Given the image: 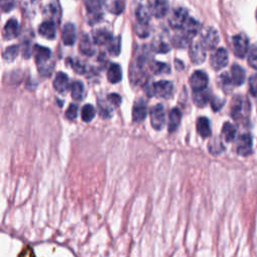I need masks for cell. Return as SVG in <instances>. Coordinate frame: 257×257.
<instances>
[{"instance_id":"obj_1","label":"cell","mask_w":257,"mask_h":257,"mask_svg":"<svg viewBox=\"0 0 257 257\" xmlns=\"http://www.w3.org/2000/svg\"><path fill=\"white\" fill-rule=\"evenodd\" d=\"M34 56H35V62L38 66L39 73L42 76H48L50 74L51 69L53 68V62L51 61V51L47 47L41 46L39 44L34 45L32 49Z\"/></svg>"},{"instance_id":"obj_2","label":"cell","mask_w":257,"mask_h":257,"mask_svg":"<svg viewBox=\"0 0 257 257\" xmlns=\"http://www.w3.org/2000/svg\"><path fill=\"white\" fill-rule=\"evenodd\" d=\"M231 115L237 121H243L248 118L250 112V102L242 95H236L231 101Z\"/></svg>"},{"instance_id":"obj_3","label":"cell","mask_w":257,"mask_h":257,"mask_svg":"<svg viewBox=\"0 0 257 257\" xmlns=\"http://www.w3.org/2000/svg\"><path fill=\"white\" fill-rule=\"evenodd\" d=\"M174 92V85L169 80H160L154 82L149 90L150 95H156L162 98H169Z\"/></svg>"},{"instance_id":"obj_4","label":"cell","mask_w":257,"mask_h":257,"mask_svg":"<svg viewBox=\"0 0 257 257\" xmlns=\"http://www.w3.org/2000/svg\"><path fill=\"white\" fill-rule=\"evenodd\" d=\"M232 47L234 54L239 57L243 58L249 49V39L244 33H239L233 36L232 38Z\"/></svg>"},{"instance_id":"obj_5","label":"cell","mask_w":257,"mask_h":257,"mask_svg":"<svg viewBox=\"0 0 257 257\" xmlns=\"http://www.w3.org/2000/svg\"><path fill=\"white\" fill-rule=\"evenodd\" d=\"M150 116L152 126L157 131L162 130L166 121L164 105L162 103H157L156 105H154L150 110Z\"/></svg>"},{"instance_id":"obj_6","label":"cell","mask_w":257,"mask_h":257,"mask_svg":"<svg viewBox=\"0 0 257 257\" xmlns=\"http://www.w3.org/2000/svg\"><path fill=\"white\" fill-rule=\"evenodd\" d=\"M84 4L87 11V18H88L89 24H94L97 21H99V19L102 16L101 1L100 0H84Z\"/></svg>"},{"instance_id":"obj_7","label":"cell","mask_w":257,"mask_h":257,"mask_svg":"<svg viewBox=\"0 0 257 257\" xmlns=\"http://www.w3.org/2000/svg\"><path fill=\"white\" fill-rule=\"evenodd\" d=\"M190 18L188 11L184 8H177L169 18V24L173 29H181Z\"/></svg>"},{"instance_id":"obj_8","label":"cell","mask_w":257,"mask_h":257,"mask_svg":"<svg viewBox=\"0 0 257 257\" xmlns=\"http://www.w3.org/2000/svg\"><path fill=\"white\" fill-rule=\"evenodd\" d=\"M200 42L205 47V49L215 48L219 42V34H218L217 30L214 29L213 27L206 28L202 32Z\"/></svg>"},{"instance_id":"obj_9","label":"cell","mask_w":257,"mask_h":257,"mask_svg":"<svg viewBox=\"0 0 257 257\" xmlns=\"http://www.w3.org/2000/svg\"><path fill=\"white\" fill-rule=\"evenodd\" d=\"M228 63V52L225 48L216 49L211 55V66L214 70L224 68Z\"/></svg>"},{"instance_id":"obj_10","label":"cell","mask_w":257,"mask_h":257,"mask_svg":"<svg viewBox=\"0 0 257 257\" xmlns=\"http://www.w3.org/2000/svg\"><path fill=\"white\" fill-rule=\"evenodd\" d=\"M189 56L194 64H201L206 59V49L201 42H193L190 45Z\"/></svg>"},{"instance_id":"obj_11","label":"cell","mask_w":257,"mask_h":257,"mask_svg":"<svg viewBox=\"0 0 257 257\" xmlns=\"http://www.w3.org/2000/svg\"><path fill=\"white\" fill-rule=\"evenodd\" d=\"M189 82L194 91L205 89L208 84V75L202 70H197L190 76Z\"/></svg>"},{"instance_id":"obj_12","label":"cell","mask_w":257,"mask_h":257,"mask_svg":"<svg viewBox=\"0 0 257 257\" xmlns=\"http://www.w3.org/2000/svg\"><path fill=\"white\" fill-rule=\"evenodd\" d=\"M148 7L152 15L157 18H162L168 12V0H148Z\"/></svg>"},{"instance_id":"obj_13","label":"cell","mask_w":257,"mask_h":257,"mask_svg":"<svg viewBox=\"0 0 257 257\" xmlns=\"http://www.w3.org/2000/svg\"><path fill=\"white\" fill-rule=\"evenodd\" d=\"M148 114L147 102L143 98H139L135 101L133 106V120L135 122L143 121Z\"/></svg>"},{"instance_id":"obj_14","label":"cell","mask_w":257,"mask_h":257,"mask_svg":"<svg viewBox=\"0 0 257 257\" xmlns=\"http://www.w3.org/2000/svg\"><path fill=\"white\" fill-rule=\"evenodd\" d=\"M146 73L144 70V64L137 61L132 62L130 67V79L133 84H140L145 79Z\"/></svg>"},{"instance_id":"obj_15","label":"cell","mask_w":257,"mask_h":257,"mask_svg":"<svg viewBox=\"0 0 257 257\" xmlns=\"http://www.w3.org/2000/svg\"><path fill=\"white\" fill-rule=\"evenodd\" d=\"M237 153L240 156L246 157L252 153V138L250 135H242L237 143Z\"/></svg>"},{"instance_id":"obj_16","label":"cell","mask_w":257,"mask_h":257,"mask_svg":"<svg viewBox=\"0 0 257 257\" xmlns=\"http://www.w3.org/2000/svg\"><path fill=\"white\" fill-rule=\"evenodd\" d=\"M38 33L47 39H54L56 35V26L55 22L52 20L43 21L38 27Z\"/></svg>"},{"instance_id":"obj_17","label":"cell","mask_w":257,"mask_h":257,"mask_svg":"<svg viewBox=\"0 0 257 257\" xmlns=\"http://www.w3.org/2000/svg\"><path fill=\"white\" fill-rule=\"evenodd\" d=\"M61 38L65 45H73L76 40V29L72 23H66L61 31Z\"/></svg>"},{"instance_id":"obj_18","label":"cell","mask_w":257,"mask_h":257,"mask_svg":"<svg viewBox=\"0 0 257 257\" xmlns=\"http://www.w3.org/2000/svg\"><path fill=\"white\" fill-rule=\"evenodd\" d=\"M94 41L93 39L91 40L89 38V36L87 34H82L79 40V51L86 56H92L95 52V48H94Z\"/></svg>"},{"instance_id":"obj_19","label":"cell","mask_w":257,"mask_h":257,"mask_svg":"<svg viewBox=\"0 0 257 257\" xmlns=\"http://www.w3.org/2000/svg\"><path fill=\"white\" fill-rule=\"evenodd\" d=\"M201 29V24L193 19V18H189L188 21L186 22V24L180 29L188 38L192 39L194 36H196L198 34V32L200 31Z\"/></svg>"},{"instance_id":"obj_20","label":"cell","mask_w":257,"mask_h":257,"mask_svg":"<svg viewBox=\"0 0 257 257\" xmlns=\"http://www.w3.org/2000/svg\"><path fill=\"white\" fill-rule=\"evenodd\" d=\"M19 33V25H18V22L16 19L14 18H11L9 19L5 26H4V29H3V36L5 39L7 40H10V39H13L15 37H17Z\"/></svg>"},{"instance_id":"obj_21","label":"cell","mask_w":257,"mask_h":257,"mask_svg":"<svg viewBox=\"0 0 257 257\" xmlns=\"http://www.w3.org/2000/svg\"><path fill=\"white\" fill-rule=\"evenodd\" d=\"M68 76L64 72H57L54 80H53V87L57 92L63 93L69 87Z\"/></svg>"},{"instance_id":"obj_22","label":"cell","mask_w":257,"mask_h":257,"mask_svg":"<svg viewBox=\"0 0 257 257\" xmlns=\"http://www.w3.org/2000/svg\"><path fill=\"white\" fill-rule=\"evenodd\" d=\"M112 38H113L112 34L104 28L94 31L93 36H92L94 43L97 45H107L111 41Z\"/></svg>"},{"instance_id":"obj_23","label":"cell","mask_w":257,"mask_h":257,"mask_svg":"<svg viewBox=\"0 0 257 257\" xmlns=\"http://www.w3.org/2000/svg\"><path fill=\"white\" fill-rule=\"evenodd\" d=\"M181 118H182V113L180 109L178 107L172 108L169 113V124H168V130L170 133H173L178 128L181 122Z\"/></svg>"},{"instance_id":"obj_24","label":"cell","mask_w":257,"mask_h":257,"mask_svg":"<svg viewBox=\"0 0 257 257\" xmlns=\"http://www.w3.org/2000/svg\"><path fill=\"white\" fill-rule=\"evenodd\" d=\"M122 76V71H121V67L119 64L117 63H111L107 69V73H106V77L107 80L110 83H116L118 81H120Z\"/></svg>"},{"instance_id":"obj_25","label":"cell","mask_w":257,"mask_h":257,"mask_svg":"<svg viewBox=\"0 0 257 257\" xmlns=\"http://www.w3.org/2000/svg\"><path fill=\"white\" fill-rule=\"evenodd\" d=\"M151 11L148 6L140 5L136 11V18H137V23L138 24H143V25H149L150 19H151Z\"/></svg>"},{"instance_id":"obj_26","label":"cell","mask_w":257,"mask_h":257,"mask_svg":"<svg viewBox=\"0 0 257 257\" xmlns=\"http://www.w3.org/2000/svg\"><path fill=\"white\" fill-rule=\"evenodd\" d=\"M197 132L198 134L203 138V139H207L211 136V127H210V121L207 117L202 116L199 117L197 120Z\"/></svg>"},{"instance_id":"obj_27","label":"cell","mask_w":257,"mask_h":257,"mask_svg":"<svg viewBox=\"0 0 257 257\" xmlns=\"http://www.w3.org/2000/svg\"><path fill=\"white\" fill-rule=\"evenodd\" d=\"M231 73H232V81L234 85L239 86L244 82L245 70L241 66H239L238 64H233L231 67Z\"/></svg>"},{"instance_id":"obj_28","label":"cell","mask_w":257,"mask_h":257,"mask_svg":"<svg viewBox=\"0 0 257 257\" xmlns=\"http://www.w3.org/2000/svg\"><path fill=\"white\" fill-rule=\"evenodd\" d=\"M236 132H237L236 126H235L233 123H231V122H229V121H226V122L223 124V126H222V132H221V134H222L223 139H224L227 143H230V142H232V141L235 139V137H236Z\"/></svg>"},{"instance_id":"obj_29","label":"cell","mask_w":257,"mask_h":257,"mask_svg":"<svg viewBox=\"0 0 257 257\" xmlns=\"http://www.w3.org/2000/svg\"><path fill=\"white\" fill-rule=\"evenodd\" d=\"M70 91H71V96L73 99L80 101L83 98L84 94V85L81 81H73L70 85Z\"/></svg>"},{"instance_id":"obj_30","label":"cell","mask_w":257,"mask_h":257,"mask_svg":"<svg viewBox=\"0 0 257 257\" xmlns=\"http://www.w3.org/2000/svg\"><path fill=\"white\" fill-rule=\"evenodd\" d=\"M209 99H210L209 91L206 90V88L199 90V91H195V93H194V102L199 107L200 106L204 107L207 104V102L209 101Z\"/></svg>"},{"instance_id":"obj_31","label":"cell","mask_w":257,"mask_h":257,"mask_svg":"<svg viewBox=\"0 0 257 257\" xmlns=\"http://www.w3.org/2000/svg\"><path fill=\"white\" fill-rule=\"evenodd\" d=\"M150 69L155 73V74H163V73H170L171 67L165 62L161 61H152L150 63Z\"/></svg>"},{"instance_id":"obj_32","label":"cell","mask_w":257,"mask_h":257,"mask_svg":"<svg viewBox=\"0 0 257 257\" xmlns=\"http://www.w3.org/2000/svg\"><path fill=\"white\" fill-rule=\"evenodd\" d=\"M18 53H19V46L18 45H10L3 51L2 57L4 60L11 62L17 57Z\"/></svg>"},{"instance_id":"obj_33","label":"cell","mask_w":257,"mask_h":257,"mask_svg":"<svg viewBox=\"0 0 257 257\" xmlns=\"http://www.w3.org/2000/svg\"><path fill=\"white\" fill-rule=\"evenodd\" d=\"M95 112H96L95 108L91 104H89V103L84 104V106H82V108H81V119L83 121L88 122V121L92 120V118L95 115Z\"/></svg>"},{"instance_id":"obj_34","label":"cell","mask_w":257,"mask_h":257,"mask_svg":"<svg viewBox=\"0 0 257 257\" xmlns=\"http://www.w3.org/2000/svg\"><path fill=\"white\" fill-rule=\"evenodd\" d=\"M98 108H99V114L103 118H107L111 115L112 112V107L111 104L107 101L104 100H98Z\"/></svg>"},{"instance_id":"obj_35","label":"cell","mask_w":257,"mask_h":257,"mask_svg":"<svg viewBox=\"0 0 257 257\" xmlns=\"http://www.w3.org/2000/svg\"><path fill=\"white\" fill-rule=\"evenodd\" d=\"M109 54L117 56L120 52V37H113L111 41L106 45Z\"/></svg>"},{"instance_id":"obj_36","label":"cell","mask_w":257,"mask_h":257,"mask_svg":"<svg viewBox=\"0 0 257 257\" xmlns=\"http://www.w3.org/2000/svg\"><path fill=\"white\" fill-rule=\"evenodd\" d=\"M48 13H49V15L51 17L50 20H52L54 22H58L59 21L60 16H61V9H60V7L58 6V4L56 2L50 3Z\"/></svg>"},{"instance_id":"obj_37","label":"cell","mask_w":257,"mask_h":257,"mask_svg":"<svg viewBox=\"0 0 257 257\" xmlns=\"http://www.w3.org/2000/svg\"><path fill=\"white\" fill-rule=\"evenodd\" d=\"M190 38H188L182 31L178 34H176L173 38V44L176 47H185L189 42H190Z\"/></svg>"},{"instance_id":"obj_38","label":"cell","mask_w":257,"mask_h":257,"mask_svg":"<svg viewBox=\"0 0 257 257\" xmlns=\"http://www.w3.org/2000/svg\"><path fill=\"white\" fill-rule=\"evenodd\" d=\"M152 49L157 53H166L170 50V46L163 40H155L152 43Z\"/></svg>"},{"instance_id":"obj_39","label":"cell","mask_w":257,"mask_h":257,"mask_svg":"<svg viewBox=\"0 0 257 257\" xmlns=\"http://www.w3.org/2000/svg\"><path fill=\"white\" fill-rule=\"evenodd\" d=\"M208 150L211 152V154L218 155L224 150V146H223L222 142L219 139H215L209 144Z\"/></svg>"},{"instance_id":"obj_40","label":"cell","mask_w":257,"mask_h":257,"mask_svg":"<svg viewBox=\"0 0 257 257\" xmlns=\"http://www.w3.org/2000/svg\"><path fill=\"white\" fill-rule=\"evenodd\" d=\"M219 80H220V85L221 87L226 90V91H229L230 87L232 86L233 84V81H232V78H229L228 74H222L220 77H219Z\"/></svg>"},{"instance_id":"obj_41","label":"cell","mask_w":257,"mask_h":257,"mask_svg":"<svg viewBox=\"0 0 257 257\" xmlns=\"http://www.w3.org/2000/svg\"><path fill=\"white\" fill-rule=\"evenodd\" d=\"M248 63L250 66L257 70V46H254L248 55Z\"/></svg>"},{"instance_id":"obj_42","label":"cell","mask_w":257,"mask_h":257,"mask_svg":"<svg viewBox=\"0 0 257 257\" xmlns=\"http://www.w3.org/2000/svg\"><path fill=\"white\" fill-rule=\"evenodd\" d=\"M67 61H69V64L71 65V67L74 69V71H76L77 73H84L85 72V66L82 62H80L79 60L76 59H68Z\"/></svg>"},{"instance_id":"obj_43","label":"cell","mask_w":257,"mask_h":257,"mask_svg":"<svg viewBox=\"0 0 257 257\" xmlns=\"http://www.w3.org/2000/svg\"><path fill=\"white\" fill-rule=\"evenodd\" d=\"M77 111H78L77 105H76L75 103H71V104L67 107V109H66V111H65V116H66L67 118H69V119H74V118H76V116H77Z\"/></svg>"},{"instance_id":"obj_44","label":"cell","mask_w":257,"mask_h":257,"mask_svg":"<svg viewBox=\"0 0 257 257\" xmlns=\"http://www.w3.org/2000/svg\"><path fill=\"white\" fill-rule=\"evenodd\" d=\"M249 89L253 96L257 97V73L253 74L249 78Z\"/></svg>"},{"instance_id":"obj_45","label":"cell","mask_w":257,"mask_h":257,"mask_svg":"<svg viewBox=\"0 0 257 257\" xmlns=\"http://www.w3.org/2000/svg\"><path fill=\"white\" fill-rule=\"evenodd\" d=\"M15 4V0H0V8L4 12H9Z\"/></svg>"},{"instance_id":"obj_46","label":"cell","mask_w":257,"mask_h":257,"mask_svg":"<svg viewBox=\"0 0 257 257\" xmlns=\"http://www.w3.org/2000/svg\"><path fill=\"white\" fill-rule=\"evenodd\" d=\"M107 100H108V102H109L111 105H113V106H118V105L120 104V102H121V97H120V95L117 94V93H110V94H108V96H107Z\"/></svg>"},{"instance_id":"obj_47","label":"cell","mask_w":257,"mask_h":257,"mask_svg":"<svg viewBox=\"0 0 257 257\" xmlns=\"http://www.w3.org/2000/svg\"><path fill=\"white\" fill-rule=\"evenodd\" d=\"M210 100H211V106H212L213 110H215V111L219 110L223 106V104H224V100L219 98V97H217V96L212 97Z\"/></svg>"},{"instance_id":"obj_48","label":"cell","mask_w":257,"mask_h":257,"mask_svg":"<svg viewBox=\"0 0 257 257\" xmlns=\"http://www.w3.org/2000/svg\"><path fill=\"white\" fill-rule=\"evenodd\" d=\"M256 17H257V13H256Z\"/></svg>"}]
</instances>
